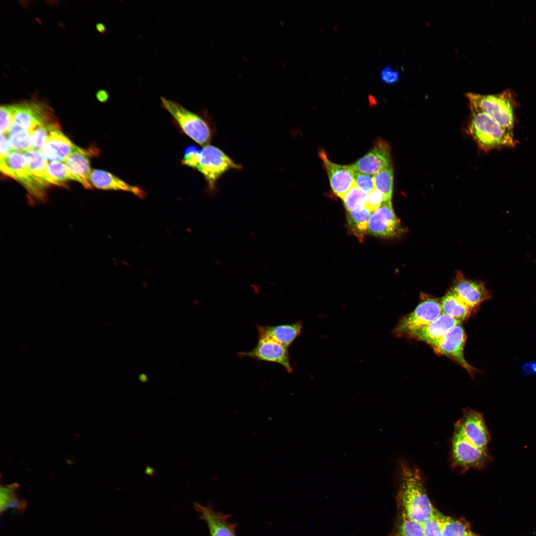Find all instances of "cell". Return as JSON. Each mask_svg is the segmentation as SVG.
<instances>
[{"instance_id": "1", "label": "cell", "mask_w": 536, "mask_h": 536, "mask_svg": "<svg viewBox=\"0 0 536 536\" xmlns=\"http://www.w3.org/2000/svg\"><path fill=\"white\" fill-rule=\"evenodd\" d=\"M399 496L403 509L412 520L423 525L433 515L435 508L427 495L419 470L401 462Z\"/></svg>"}, {"instance_id": "2", "label": "cell", "mask_w": 536, "mask_h": 536, "mask_svg": "<svg viewBox=\"0 0 536 536\" xmlns=\"http://www.w3.org/2000/svg\"><path fill=\"white\" fill-rule=\"evenodd\" d=\"M182 163L201 173L211 191H215L217 180L227 171L242 168L241 165L234 162L222 150L210 144L199 150L194 146L189 147Z\"/></svg>"}, {"instance_id": "3", "label": "cell", "mask_w": 536, "mask_h": 536, "mask_svg": "<svg viewBox=\"0 0 536 536\" xmlns=\"http://www.w3.org/2000/svg\"><path fill=\"white\" fill-rule=\"evenodd\" d=\"M469 133L481 149L489 150L515 145L513 131L503 127L473 106L469 105Z\"/></svg>"}, {"instance_id": "4", "label": "cell", "mask_w": 536, "mask_h": 536, "mask_svg": "<svg viewBox=\"0 0 536 536\" xmlns=\"http://www.w3.org/2000/svg\"><path fill=\"white\" fill-rule=\"evenodd\" d=\"M161 101L162 107L170 113L186 135L203 147L209 144L212 132L204 119L175 101L161 96Z\"/></svg>"}, {"instance_id": "5", "label": "cell", "mask_w": 536, "mask_h": 536, "mask_svg": "<svg viewBox=\"0 0 536 536\" xmlns=\"http://www.w3.org/2000/svg\"><path fill=\"white\" fill-rule=\"evenodd\" d=\"M469 105L485 113L503 127L513 131L514 125V100L510 91L496 95L468 93Z\"/></svg>"}, {"instance_id": "6", "label": "cell", "mask_w": 536, "mask_h": 536, "mask_svg": "<svg viewBox=\"0 0 536 536\" xmlns=\"http://www.w3.org/2000/svg\"><path fill=\"white\" fill-rule=\"evenodd\" d=\"M420 300L411 313L404 315L394 329L396 336H408L437 319L442 314L440 301L425 294H421Z\"/></svg>"}, {"instance_id": "7", "label": "cell", "mask_w": 536, "mask_h": 536, "mask_svg": "<svg viewBox=\"0 0 536 536\" xmlns=\"http://www.w3.org/2000/svg\"><path fill=\"white\" fill-rule=\"evenodd\" d=\"M451 459L454 467L464 470L481 469L491 460L487 448L474 446L456 431L451 441Z\"/></svg>"}, {"instance_id": "8", "label": "cell", "mask_w": 536, "mask_h": 536, "mask_svg": "<svg viewBox=\"0 0 536 536\" xmlns=\"http://www.w3.org/2000/svg\"><path fill=\"white\" fill-rule=\"evenodd\" d=\"M1 173L19 181L36 198H45V189L35 181L30 174L24 152L13 150L7 156L0 159Z\"/></svg>"}, {"instance_id": "9", "label": "cell", "mask_w": 536, "mask_h": 536, "mask_svg": "<svg viewBox=\"0 0 536 536\" xmlns=\"http://www.w3.org/2000/svg\"><path fill=\"white\" fill-rule=\"evenodd\" d=\"M466 339L464 329L461 324H459L452 328L432 346L437 353L454 360L470 375L473 376L477 370L467 362L464 355Z\"/></svg>"}, {"instance_id": "10", "label": "cell", "mask_w": 536, "mask_h": 536, "mask_svg": "<svg viewBox=\"0 0 536 536\" xmlns=\"http://www.w3.org/2000/svg\"><path fill=\"white\" fill-rule=\"evenodd\" d=\"M454 431L479 448H486L490 439L483 416L471 409L465 410L462 418L456 423Z\"/></svg>"}, {"instance_id": "11", "label": "cell", "mask_w": 536, "mask_h": 536, "mask_svg": "<svg viewBox=\"0 0 536 536\" xmlns=\"http://www.w3.org/2000/svg\"><path fill=\"white\" fill-rule=\"evenodd\" d=\"M256 346L251 350L240 352V357H250L258 360L281 365L288 373L292 372L287 347L267 336H259Z\"/></svg>"}, {"instance_id": "12", "label": "cell", "mask_w": 536, "mask_h": 536, "mask_svg": "<svg viewBox=\"0 0 536 536\" xmlns=\"http://www.w3.org/2000/svg\"><path fill=\"white\" fill-rule=\"evenodd\" d=\"M401 227L393 208L391 200L385 201L370 217L368 232L373 236L392 238L400 234Z\"/></svg>"}, {"instance_id": "13", "label": "cell", "mask_w": 536, "mask_h": 536, "mask_svg": "<svg viewBox=\"0 0 536 536\" xmlns=\"http://www.w3.org/2000/svg\"><path fill=\"white\" fill-rule=\"evenodd\" d=\"M319 155L323 162L333 192L341 198L355 185V170L351 165L332 162L323 149L319 151Z\"/></svg>"}, {"instance_id": "14", "label": "cell", "mask_w": 536, "mask_h": 536, "mask_svg": "<svg viewBox=\"0 0 536 536\" xmlns=\"http://www.w3.org/2000/svg\"><path fill=\"white\" fill-rule=\"evenodd\" d=\"M351 166L356 171L370 175L392 166L388 143L382 139H378L370 151Z\"/></svg>"}, {"instance_id": "15", "label": "cell", "mask_w": 536, "mask_h": 536, "mask_svg": "<svg viewBox=\"0 0 536 536\" xmlns=\"http://www.w3.org/2000/svg\"><path fill=\"white\" fill-rule=\"evenodd\" d=\"M451 290L472 310L491 297L483 282L467 279L461 272L457 273Z\"/></svg>"}, {"instance_id": "16", "label": "cell", "mask_w": 536, "mask_h": 536, "mask_svg": "<svg viewBox=\"0 0 536 536\" xmlns=\"http://www.w3.org/2000/svg\"><path fill=\"white\" fill-rule=\"evenodd\" d=\"M76 147L56 122L49 126V135L41 152L48 161L64 162Z\"/></svg>"}, {"instance_id": "17", "label": "cell", "mask_w": 536, "mask_h": 536, "mask_svg": "<svg viewBox=\"0 0 536 536\" xmlns=\"http://www.w3.org/2000/svg\"><path fill=\"white\" fill-rule=\"evenodd\" d=\"M461 323L460 321L442 313L433 322L412 332L408 336L433 346L452 328Z\"/></svg>"}, {"instance_id": "18", "label": "cell", "mask_w": 536, "mask_h": 536, "mask_svg": "<svg viewBox=\"0 0 536 536\" xmlns=\"http://www.w3.org/2000/svg\"><path fill=\"white\" fill-rule=\"evenodd\" d=\"M90 181L92 186L99 189L130 192L140 198L146 195L145 191L140 187L130 185L114 175L102 170H92Z\"/></svg>"}, {"instance_id": "19", "label": "cell", "mask_w": 536, "mask_h": 536, "mask_svg": "<svg viewBox=\"0 0 536 536\" xmlns=\"http://www.w3.org/2000/svg\"><path fill=\"white\" fill-rule=\"evenodd\" d=\"M64 163L84 187L91 189L90 177L92 170L87 152L77 146Z\"/></svg>"}, {"instance_id": "20", "label": "cell", "mask_w": 536, "mask_h": 536, "mask_svg": "<svg viewBox=\"0 0 536 536\" xmlns=\"http://www.w3.org/2000/svg\"><path fill=\"white\" fill-rule=\"evenodd\" d=\"M302 328L300 321L277 326L257 325L259 336L269 337L286 347L299 335Z\"/></svg>"}, {"instance_id": "21", "label": "cell", "mask_w": 536, "mask_h": 536, "mask_svg": "<svg viewBox=\"0 0 536 536\" xmlns=\"http://www.w3.org/2000/svg\"><path fill=\"white\" fill-rule=\"evenodd\" d=\"M195 509L207 523L210 536H236L231 525L218 513L208 506L194 505Z\"/></svg>"}, {"instance_id": "22", "label": "cell", "mask_w": 536, "mask_h": 536, "mask_svg": "<svg viewBox=\"0 0 536 536\" xmlns=\"http://www.w3.org/2000/svg\"><path fill=\"white\" fill-rule=\"evenodd\" d=\"M24 153L30 174L38 185L45 189L50 185L46 177L48 160L39 150L31 149Z\"/></svg>"}, {"instance_id": "23", "label": "cell", "mask_w": 536, "mask_h": 536, "mask_svg": "<svg viewBox=\"0 0 536 536\" xmlns=\"http://www.w3.org/2000/svg\"><path fill=\"white\" fill-rule=\"evenodd\" d=\"M443 314L460 322L468 318L472 310L453 291H449L440 300Z\"/></svg>"}, {"instance_id": "24", "label": "cell", "mask_w": 536, "mask_h": 536, "mask_svg": "<svg viewBox=\"0 0 536 536\" xmlns=\"http://www.w3.org/2000/svg\"><path fill=\"white\" fill-rule=\"evenodd\" d=\"M372 212L365 206L347 211L346 218L349 230L362 242L368 232V225Z\"/></svg>"}, {"instance_id": "25", "label": "cell", "mask_w": 536, "mask_h": 536, "mask_svg": "<svg viewBox=\"0 0 536 536\" xmlns=\"http://www.w3.org/2000/svg\"><path fill=\"white\" fill-rule=\"evenodd\" d=\"M19 485L12 483L6 485H1L0 509V513L9 509H15L23 512L27 507V502L20 497L16 493Z\"/></svg>"}, {"instance_id": "26", "label": "cell", "mask_w": 536, "mask_h": 536, "mask_svg": "<svg viewBox=\"0 0 536 536\" xmlns=\"http://www.w3.org/2000/svg\"><path fill=\"white\" fill-rule=\"evenodd\" d=\"M438 521L441 528L442 536H480L473 532L469 526L437 511Z\"/></svg>"}, {"instance_id": "27", "label": "cell", "mask_w": 536, "mask_h": 536, "mask_svg": "<svg viewBox=\"0 0 536 536\" xmlns=\"http://www.w3.org/2000/svg\"><path fill=\"white\" fill-rule=\"evenodd\" d=\"M46 177L50 185L60 186L69 180L79 182L78 179L71 173L66 165L60 161H51L48 163L46 170Z\"/></svg>"}, {"instance_id": "28", "label": "cell", "mask_w": 536, "mask_h": 536, "mask_svg": "<svg viewBox=\"0 0 536 536\" xmlns=\"http://www.w3.org/2000/svg\"><path fill=\"white\" fill-rule=\"evenodd\" d=\"M375 189L384 197L385 201L391 200L394 174L392 166L385 168L373 175Z\"/></svg>"}, {"instance_id": "29", "label": "cell", "mask_w": 536, "mask_h": 536, "mask_svg": "<svg viewBox=\"0 0 536 536\" xmlns=\"http://www.w3.org/2000/svg\"><path fill=\"white\" fill-rule=\"evenodd\" d=\"M7 134L13 150L25 152L32 149L31 136L26 130L12 124Z\"/></svg>"}, {"instance_id": "30", "label": "cell", "mask_w": 536, "mask_h": 536, "mask_svg": "<svg viewBox=\"0 0 536 536\" xmlns=\"http://www.w3.org/2000/svg\"><path fill=\"white\" fill-rule=\"evenodd\" d=\"M367 194L354 185L342 198L344 207L350 211L365 206Z\"/></svg>"}, {"instance_id": "31", "label": "cell", "mask_w": 536, "mask_h": 536, "mask_svg": "<svg viewBox=\"0 0 536 536\" xmlns=\"http://www.w3.org/2000/svg\"><path fill=\"white\" fill-rule=\"evenodd\" d=\"M401 520L400 536H424L422 525L410 518L403 509Z\"/></svg>"}, {"instance_id": "32", "label": "cell", "mask_w": 536, "mask_h": 536, "mask_svg": "<svg viewBox=\"0 0 536 536\" xmlns=\"http://www.w3.org/2000/svg\"><path fill=\"white\" fill-rule=\"evenodd\" d=\"M53 123L38 126L32 132L30 135L32 149L41 151L49 135V126Z\"/></svg>"}, {"instance_id": "33", "label": "cell", "mask_w": 536, "mask_h": 536, "mask_svg": "<svg viewBox=\"0 0 536 536\" xmlns=\"http://www.w3.org/2000/svg\"><path fill=\"white\" fill-rule=\"evenodd\" d=\"M0 134H7L11 127L14 116L13 104L1 105L0 108Z\"/></svg>"}, {"instance_id": "34", "label": "cell", "mask_w": 536, "mask_h": 536, "mask_svg": "<svg viewBox=\"0 0 536 536\" xmlns=\"http://www.w3.org/2000/svg\"><path fill=\"white\" fill-rule=\"evenodd\" d=\"M355 185L364 192L368 194L375 189L373 175L355 171Z\"/></svg>"}, {"instance_id": "35", "label": "cell", "mask_w": 536, "mask_h": 536, "mask_svg": "<svg viewBox=\"0 0 536 536\" xmlns=\"http://www.w3.org/2000/svg\"><path fill=\"white\" fill-rule=\"evenodd\" d=\"M424 536H442L437 511L435 509L432 517L422 525Z\"/></svg>"}, {"instance_id": "36", "label": "cell", "mask_w": 536, "mask_h": 536, "mask_svg": "<svg viewBox=\"0 0 536 536\" xmlns=\"http://www.w3.org/2000/svg\"><path fill=\"white\" fill-rule=\"evenodd\" d=\"M385 201L383 195L378 191L374 189L367 194L365 207L372 213L378 209Z\"/></svg>"}, {"instance_id": "37", "label": "cell", "mask_w": 536, "mask_h": 536, "mask_svg": "<svg viewBox=\"0 0 536 536\" xmlns=\"http://www.w3.org/2000/svg\"><path fill=\"white\" fill-rule=\"evenodd\" d=\"M399 72L391 67L390 65L385 67L381 71V81L388 84L396 83L399 79Z\"/></svg>"}, {"instance_id": "38", "label": "cell", "mask_w": 536, "mask_h": 536, "mask_svg": "<svg viewBox=\"0 0 536 536\" xmlns=\"http://www.w3.org/2000/svg\"><path fill=\"white\" fill-rule=\"evenodd\" d=\"M0 159H1L7 156L13 149L6 134H0Z\"/></svg>"}, {"instance_id": "39", "label": "cell", "mask_w": 536, "mask_h": 536, "mask_svg": "<svg viewBox=\"0 0 536 536\" xmlns=\"http://www.w3.org/2000/svg\"><path fill=\"white\" fill-rule=\"evenodd\" d=\"M536 374V362H529L522 366V371L520 375L522 376H526L530 375Z\"/></svg>"}, {"instance_id": "40", "label": "cell", "mask_w": 536, "mask_h": 536, "mask_svg": "<svg viewBox=\"0 0 536 536\" xmlns=\"http://www.w3.org/2000/svg\"><path fill=\"white\" fill-rule=\"evenodd\" d=\"M96 97L99 101L105 102L108 98V94L106 91L100 90L97 92Z\"/></svg>"}, {"instance_id": "41", "label": "cell", "mask_w": 536, "mask_h": 536, "mask_svg": "<svg viewBox=\"0 0 536 536\" xmlns=\"http://www.w3.org/2000/svg\"><path fill=\"white\" fill-rule=\"evenodd\" d=\"M156 469L149 466H147L144 470V473L146 475L153 476L155 474Z\"/></svg>"}, {"instance_id": "42", "label": "cell", "mask_w": 536, "mask_h": 536, "mask_svg": "<svg viewBox=\"0 0 536 536\" xmlns=\"http://www.w3.org/2000/svg\"><path fill=\"white\" fill-rule=\"evenodd\" d=\"M96 28L100 32H103L105 31V28L104 25L98 23L96 25Z\"/></svg>"}]
</instances>
